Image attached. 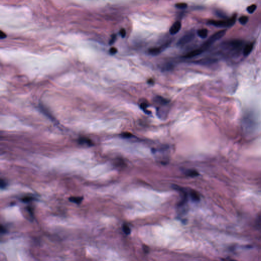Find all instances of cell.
I'll return each instance as SVG.
<instances>
[{"label":"cell","mask_w":261,"mask_h":261,"mask_svg":"<svg viewBox=\"0 0 261 261\" xmlns=\"http://www.w3.org/2000/svg\"><path fill=\"white\" fill-rule=\"evenodd\" d=\"M226 33V30H220L213 34L209 37L207 41L202 44V45L199 48L202 52H205L209 48L210 46L215 43L217 40L222 38Z\"/></svg>","instance_id":"cell-1"},{"label":"cell","mask_w":261,"mask_h":261,"mask_svg":"<svg viewBox=\"0 0 261 261\" xmlns=\"http://www.w3.org/2000/svg\"><path fill=\"white\" fill-rule=\"evenodd\" d=\"M236 21V15L232 16L230 18L224 20H211L208 23L211 25L217 27L227 28L233 26Z\"/></svg>","instance_id":"cell-2"},{"label":"cell","mask_w":261,"mask_h":261,"mask_svg":"<svg viewBox=\"0 0 261 261\" xmlns=\"http://www.w3.org/2000/svg\"><path fill=\"white\" fill-rule=\"evenodd\" d=\"M195 37V33L193 31H191L185 34L177 42V45L179 46H183L186 44L189 43L194 39Z\"/></svg>","instance_id":"cell-3"},{"label":"cell","mask_w":261,"mask_h":261,"mask_svg":"<svg viewBox=\"0 0 261 261\" xmlns=\"http://www.w3.org/2000/svg\"><path fill=\"white\" fill-rule=\"evenodd\" d=\"M171 43V41H169L164 44L162 45L160 47L158 48H152L148 50V53L150 55L155 56L159 54L161 52H162L164 50H165L166 48H167L168 46Z\"/></svg>","instance_id":"cell-4"},{"label":"cell","mask_w":261,"mask_h":261,"mask_svg":"<svg viewBox=\"0 0 261 261\" xmlns=\"http://www.w3.org/2000/svg\"><path fill=\"white\" fill-rule=\"evenodd\" d=\"M216 61V59L213 58H206L201 59L199 60L195 61L194 63L197 64L206 65L211 64L214 63Z\"/></svg>","instance_id":"cell-5"},{"label":"cell","mask_w":261,"mask_h":261,"mask_svg":"<svg viewBox=\"0 0 261 261\" xmlns=\"http://www.w3.org/2000/svg\"><path fill=\"white\" fill-rule=\"evenodd\" d=\"M181 22L179 21H176L174 24L172 25L170 29V33L172 35L176 34L178 32V31L180 30L181 28Z\"/></svg>","instance_id":"cell-6"},{"label":"cell","mask_w":261,"mask_h":261,"mask_svg":"<svg viewBox=\"0 0 261 261\" xmlns=\"http://www.w3.org/2000/svg\"><path fill=\"white\" fill-rule=\"evenodd\" d=\"M202 53V52L198 48V49L194 50L190 52L189 53H188L186 55L184 56L183 57L185 58H192V57H194L197 56H198L201 54Z\"/></svg>","instance_id":"cell-7"},{"label":"cell","mask_w":261,"mask_h":261,"mask_svg":"<svg viewBox=\"0 0 261 261\" xmlns=\"http://www.w3.org/2000/svg\"><path fill=\"white\" fill-rule=\"evenodd\" d=\"M253 45H254V44L253 42H251V43L247 44L245 46L244 49H243V55L245 56H247L249 54H250V53H251V51L253 50Z\"/></svg>","instance_id":"cell-8"},{"label":"cell","mask_w":261,"mask_h":261,"mask_svg":"<svg viewBox=\"0 0 261 261\" xmlns=\"http://www.w3.org/2000/svg\"><path fill=\"white\" fill-rule=\"evenodd\" d=\"M78 142L80 144H86L88 146H92L94 145V143H93L92 141L88 138H80L78 140Z\"/></svg>","instance_id":"cell-9"},{"label":"cell","mask_w":261,"mask_h":261,"mask_svg":"<svg viewBox=\"0 0 261 261\" xmlns=\"http://www.w3.org/2000/svg\"><path fill=\"white\" fill-rule=\"evenodd\" d=\"M190 197L193 201H198L200 199V196L198 193L194 190H191L190 193Z\"/></svg>","instance_id":"cell-10"},{"label":"cell","mask_w":261,"mask_h":261,"mask_svg":"<svg viewBox=\"0 0 261 261\" xmlns=\"http://www.w3.org/2000/svg\"><path fill=\"white\" fill-rule=\"evenodd\" d=\"M155 101L157 103L160 104V105H166V104L169 102L168 100H167L161 96H157L155 98Z\"/></svg>","instance_id":"cell-11"},{"label":"cell","mask_w":261,"mask_h":261,"mask_svg":"<svg viewBox=\"0 0 261 261\" xmlns=\"http://www.w3.org/2000/svg\"><path fill=\"white\" fill-rule=\"evenodd\" d=\"M198 35L201 38H205L207 37L208 34V31L206 29H201L198 31Z\"/></svg>","instance_id":"cell-12"},{"label":"cell","mask_w":261,"mask_h":261,"mask_svg":"<svg viewBox=\"0 0 261 261\" xmlns=\"http://www.w3.org/2000/svg\"><path fill=\"white\" fill-rule=\"evenodd\" d=\"M83 199L82 197H71L69 198V200L73 202L79 204L82 202Z\"/></svg>","instance_id":"cell-13"},{"label":"cell","mask_w":261,"mask_h":261,"mask_svg":"<svg viewBox=\"0 0 261 261\" xmlns=\"http://www.w3.org/2000/svg\"><path fill=\"white\" fill-rule=\"evenodd\" d=\"M257 9V5L255 4H252L247 8V11L249 13H253Z\"/></svg>","instance_id":"cell-14"},{"label":"cell","mask_w":261,"mask_h":261,"mask_svg":"<svg viewBox=\"0 0 261 261\" xmlns=\"http://www.w3.org/2000/svg\"><path fill=\"white\" fill-rule=\"evenodd\" d=\"M248 17L247 16H244V15L242 16L239 19V22L242 25L246 24L247 22L248 21Z\"/></svg>","instance_id":"cell-15"},{"label":"cell","mask_w":261,"mask_h":261,"mask_svg":"<svg viewBox=\"0 0 261 261\" xmlns=\"http://www.w3.org/2000/svg\"><path fill=\"white\" fill-rule=\"evenodd\" d=\"M123 230L124 233L126 235H129L131 233V229L128 225L126 224H124L123 227Z\"/></svg>","instance_id":"cell-16"},{"label":"cell","mask_w":261,"mask_h":261,"mask_svg":"<svg viewBox=\"0 0 261 261\" xmlns=\"http://www.w3.org/2000/svg\"><path fill=\"white\" fill-rule=\"evenodd\" d=\"M187 6H188L187 4L185 3H177L176 5V7L178 9H185V8H186Z\"/></svg>","instance_id":"cell-17"},{"label":"cell","mask_w":261,"mask_h":261,"mask_svg":"<svg viewBox=\"0 0 261 261\" xmlns=\"http://www.w3.org/2000/svg\"><path fill=\"white\" fill-rule=\"evenodd\" d=\"M187 175L190 177H196L198 175V173L195 170H189L187 173Z\"/></svg>","instance_id":"cell-18"},{"label":"cell","mask_w":261,"mask_h":261,"mask_svg":"<svg viewBox=\"0 0 261 261\" xmlns=\"http://www.w3.org/2000/svg\"><path fill=\"white\" fill-rule=\"evenodd\" d=\"M140 108H141V109H142L145 112L148 113H149V112L148 111H147V107H148V105H147V104L146 103H142L140 104Z\"/></svg>","instance_id":"cell-19"},{"label":"cell","mask_w":261,"mask_h":261,"mask_svg":"<svg viewBox=\"0 0 261 261\" xmlns=\"http://www.w3.org/2000/svg\"><path fill=\"white\" fill-rule=\"evenodd\" d=\"M21 200L24 202H29V201L33 200V198H32V197H31V196H27V197H25V198H22Z\"/></svg>","instance_id":"cell-20"},{"label":"cell","mask_w":261,"mask_h":261,"mask_svg":"<svg viewBox=\"0 0 261 261\" xmlns=\"http://www.w3.org/2000/svg\"><path fill=\"white\" fill-rule=\"evenodd\" d=\"M116 35L115 34H113V35H112L111 39L110 40L109 44H112L113 43H114V42H115V41L116 40Z\"/></svg>","instance_id":"cell-21"},{"label":"cell","mask_w":261,"mask_h":261,"mask_svg":"<svg viewBox=\"0 0 261 261\" xmlns=\"http://www.w3.org/2000/svg\"><path fill=\"white\" fill-rule=\"evenodd\" d=\"M117 50L116 48H115L114 47H112L111 48V49H110V51H109V52L110 53L112 54V55H114V54H115L116 53H117Z\"/></svg>","instance_id":"cell-22"},{"label":"cell","mask_w":261,"mask_h":261,"mask_svg":"<svg viewBox=\"0 0 261 261\" xmlns=\"http://www.w3.org/2000/svg\"><path fill=\"white\" fill-rule=\"evenodd\" d=\"M119 33H120V35H121V36L124 38L125 37V35H126V31L125 29H120V31H119Z\"/></svg>","instance_id":"cell-23"},{"label":"cell","mask_w":261,"mask_h":261,"mask_svg":"<svg viewBox=\"0 0 261 261\" xmlns=\"http://www.w3.org/2000/svg\"><path fill=\"white\" fill-rule=\"evenodd\" d=\"M0 185H1V189H4L7 186V183H6L4 181L2 180V179H1V183H0Z\"/></svg>","instance_id":"cell-24"},{"label":"cell","mask_w":261,"mask_h":261,"mask_svg":"<svg viewBox=\"0 0 261 261\" xmlns=\"http://www.w3.org/2000/svg\"><path fill=\"white\" fill-rule=\"evenodd\" d=\"M130 136H131V134H130V133H123V134L121 135V136L124 138H129V137H130Z\"/></svg>","instance_id":"cell-25"},{"label":"cell","mask_w":261,"mask_h":261,"mask_svg":"<svg viewBox=\"0 0 261 261\" xmlns=\"http://www.w3.org/2000/svg\"><path fill=\"white\" fill-rule=\"evenodd\" d=\"M0 37H1V39L5 38H6V35L5 33H4L3 32L1 31V33H0Z\"/></svg>","instance_id":"cell-26"},{"label":"cell","mask_w":261,"mask_h":261,"mask_svg":"<svg viewBox=\"0 0 261 261\" xmlns=\"http://www.w3.org/2000/svg\"><path fill=\"white\" fill-rule=\"evenodd\" d=\"M148 83L150 84H153L154 83V80L152 79H150L148 80Z\"/></svg>","instance_id":"cell-27"},{"label":"cell","mask_w":261,"mask_h":261,"mask_svg":"<svg viewBox=\"0 0 261 261\" xmlns=\"http://www.w3.org/2000/svg\"><path fill=\"white\" fill-rule=\"evenodd\" d=\"M229 261H237L236 260H229Z\"/></svg>","instance_id":"cell-28"}]
</instances>
